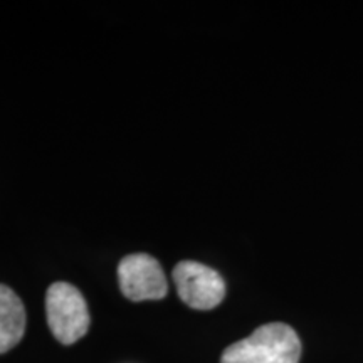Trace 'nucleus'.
I'll return each mask as SVG.
<instances>
[{
	"label": "nucleus",
	"instance_id": "f257e3e1",
	"mask_svg": "<svg viewBox=\"0 0 363 363\" xmlns=\"http://www.w3.org/2000/svg\"><path fill=\"white\" fill-rule=\"evenodd\" d=\"M301 342L291 326L269 323L225 348L220 363H298Z\"/></svg>",
	"mask_w": 363,
	"mask_h": 363
},
{
	"label": "nucleus",
	"instance_id": "f03ea898",
	"mask_svg": "<svg viewBox=\"0 0 363 363\" xmlns=\"http://www.w3.org/2000/svg\"><path fill=\"white\" fill-rule=\"evenodd\" d=\"M48 325L57 342L72 345L89 330V311L83 294L67 283H54L45 293Z\"/></svg>",
	"mask_w": 363,
	"mask_h": 363
},
{
	"label": "nucleus",
	"instance_id": "7ed1b4c3",
	"mask_svg": "<svg viewBox=\"0 0 363 363\" xmlns=\"http://www.w3.org/2000/svg\"><path fill=\"white\" fill-rule=\"evenodd\" d=\"M179 296L194 310H212L225 296V283L212 267L195 261H182L174 269Z\"/></svg>",
	"mask_w": 363,
	"mask_h": 363
},
{
	"label": "nucleus",
	"instance_id": "20e7f679",
	"mask_svg": "<svg viewBox=\"0 0 363 363\" xmlns=\"http://www.w3.org/2000/svg\"><path fill=\"white\" fill-rule=\"evenodd\" d=\"M118 279L123 294L131 301H147L167 296L165 272L160 262L148 254H130L118 266Z\"/></svg>",
	"mask_w": 363,
	"mask_h": 363
},
{
	"label": "nucleus",
	"instance_id": "39448f33",
	"mask_svg": "<svg viewBox=\"0 0 363 363\" xmlns=\"http://www.w3.org/2000/svg\"><path fill=\"white\" fill-rule=\"evenodd\" d=\"M26 310L21 298L0 284V353L12 350L24 337Z\"/></svg>",
	"mask_w": 363,
	"mask_h": 363
}]
</instances>
